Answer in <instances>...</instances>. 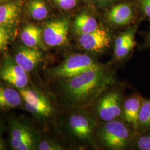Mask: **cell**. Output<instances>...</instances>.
I'll return each mask as SVG.
<instances>
[{
    "label": "cell",
    "instance_id": "9",
    "mask_svg": "<svg viewBox=\"0 0 150 150\" xmlns=\"http://www.w3.org/2000/svg\"><path fill=\"white\" fill-rule=\"evenodd\" d=\"M69 127L72 132L82 140H90L93 135L95 122L85 115L75 114L70 117Z\"/></svg>",
    "mask_w": 150,
    "mask_h": 150
},
{
    "label": "cell",
    "instance_id": "10",
    "mask_svg": "<svg viewBox=\"0 0 150 150\" xmlns=\"http://www.w3.org/2000/svg\"><path fill=\"white\" fill-rule=\"evenodd\" d=\"M43 54L36 47H26L20 48L15 57L16 63L26 72L35 69L42 61Z\"/></svg>",
    "mask_w": 150,
    "mask_h": 150
},
{
    "label": "cell",
    "instance_id": "27",
    "mask_svg": "<svg viewBox=\"0 0 150 150\" xmlns=\"http://www.w3.org/2000/svg\"><path fill=\"white\" fill-rule=\"evenodd\" d=\"M2 132H3V127L1 123L0 122V142L1 143H4V141L2 139Z\"/></svg>",
    "mask_w": 150,
    "mask_h": 150
},
{
    "label": "cell",
    "instance_id": "1",
    "mask_svg": "<svg viewBox=\"0 0 150 150\" xmlns=\"http://www.w3.org/2000/svg\"><path fill=\"white\" fill-rule=\"evenodd\" d=\"M114 82L102 66L66 79L64 90L71 102L80 106L89 105Z\"/></svg>",
    "mask_w": 150,
    "mask_h": 150
},
{
    "label": "cell",
    "instance_id": "23",
    "mask_svg": "<svg viewBox=\"0 0 150 150\" xmlns=\"http://www.w3.org/2000/svg\"><path fill=\"white\" fill-rule=\"evenodd\" d=\"M38 149L40 150H63L62 146L52 141H43L38 146Z\"/></svg>",
    "mask_w": 150,
    "mask_h": 150
},
{
    "label": "cell",
    "instance_id": "4",
    "mask_svg": "<svg viewBox=\"0 0 150 150\" xmlns=\"http://www.w3.org/2000/svg\"><path fill=\"white\" fill-rule=\"evenodd\" d=\"M20 93L25 101V107L29 112L45 118L52 115L54 108L51 102L40 92L23 88L21 89Z\"/></svg>",
    "mask_w": 150,
    "mask_h": 150
},
{
    "label": "cell",
    "instance_id": "20",
    "mask_svg": "<svg viewBox=\"0 0 150 150\" xmlns=\"http://www.w3.org/2000/svg\"><path fill=\"white\" fill-rule=\"evenodd\" d=\"M150 128V100L142 103L139 115V127Z\"/></svg>",
    "mask_w": 150,
    "mask_h": 150
},
{
    "label": "cell",
    "instance_id": "12",
    "mask_svg": "<svg viewBox=\"0 0 150 150\" xmlns=\"http://www.w3.org/2000/svg\"><path fill=\"white\" fill-rule=\"evenodd\" d=\"M136 28H133L120 35L115 43L114 54L117 59H121L127 56L134 48Z\"/></svg>",
    "mask_w": 150,
    "mask_h": 150
},
{
    "label": "cell",
    "instance_id": "11",
    "mask_svg": "<svg viewBox=\"0 0 150 150\" xmlns=\"http://www.w3.org/2000/svg\"><path fill=\"white\" fill-rule=\"evenodd\" d=\"M134 13L131 6L121 3L115 6L108 12L107 18L112 24L123 26L129 24L134 19Z\"/></svg>",
    "mask_w": 150,
    "mask_h": 150
},
{
    "label": "cell",
    "instance_id": "29",
    "mask_svg": "<svg viewBox=\"0 0 150 150\" xmlns=\"http://www.w3.org/2000/svg\"><path fill=\"white\" fill-rule=\"evenodd\" d=\"M5 147L4 143L0 142V150H5Z\"/></svg>",
    "mask_w": 150,
    "mask_h": 150
},
{
    "label": "cell",
    "instance_id": "14",
    "mask_svg": "<svg viewBox=\"0 0 150 150\" xmlns=\"http://www.w3.org/2000/svg\"><path fill=\"white\" fill-rule=\"evenodd\" d=\"M22 98L20 92L10 87L0 86V109L18 107L21 103Z\"/></svg>",
    "mask_w": 150,
    "mask_h": 150
},
{
    "label": "cell",
    "instance_id": "22",
    "mask_svg": "<svg viewBox=\"0 0 150 150\" xmlns=\"http://www.w3.org/2000/svg\"><path fill=\"white\" fill-rule=\"evenodd\" d=\"M10 38V34L7 27L0 25V51L7 48Z\"/></svg>",
    "mask_w": 150,
    "mask_h": 150
},
{
    "label": "cell",
    "instance_id": "19",
    "mask_svg": "<svg viewBox=\"0 0 150 150\" xmlns=\"http://www.w3.org/2000/svg\"><path fill=\"white\" fill-rule=\"evenodd\" d=\"M29 13L36 20H42L48 15V8L42 0H33L27 6Z\"/></svg>",
    "mask_w": 150,
    "mask_h": 150
},
{
    "label": "cell",
    "instance_id": "8",
    "mask_svg": "<svg viewBox=\"0 0 150 150\" xmlns=\"http://www.w3.org/2000/svg\"><path fill=\"white\" fill-rule=\"evenodd\" d=\"M111 38L107 31L98 27L93 32L80 36L79 42L84 50L92 52H101L110 46Z\"/></svg>",
    "mask_w": 150,
    "mask_h": 150
},
{
    "label": "cell",
    "instance_id": "5",
    "mask_svg": "<svg viewBox=\"0 0 150 150\" xmlns=\"http://www.w3.org/2000/svg\"><path fill=\"white\" fill-rule=\"evenodd\" d=\"M0 77L7 83L20 89L25 88L28 82L27 72L16 63L15 59L9 56L2 61Z\"/></svg>",
    "mask_w": 150,
    "mask_h": 150
},
{
    "label": "cell",
    "instance_id": "26",
    "mask_svg": "<svg viewBox=\"0 0 150 150\" xmlns=\"http://www.w3.org/2000/svg\"><path fill=\"white\" fill-rule=\"evenodd\" d=\"M139 3L144 14L150 20V0H139Z\"/></svg>",
    "mask_w": 150,
    "mask_h": 150
},
{
    "label": "cell",
    "instance_id": "7",
    "mask_svg": "<svg viewBox=\"0 0 150 150\" xmlns=\"http://www.w3.org/2000/svg\"><path fill=\"white\" fill-rule=\"evenodd\" d=\"M120 94L116 91L108 92L102 97L97 105V112L100 117L105 121H111L121 113Z\"/></svg>",
    "mask_w": 150,
    "mask_h": 150
},
{
    "label": "cell",
    "instance_id": "16",
    "mask_svg": "<svg viewBox=\"0 0 150 150\" xmlns=\"http://www.w3.org/2000/svg\"><path fill=\"white\" fill-rule=\"evenodd\" d=\"M43 32L42 30L36 26L29 25L25 27L21 34L22 42L29 47H35L41 41Z\"/></svg>",
    "mask_w": 150,
    "mask_h": 150
},
{
    "label": "cell",
    "instance_id": "2",
    "mask_svg": "<svg viewBox=\"0 0 150 150\" xmlns=\"http://www.w3.org/2000/svg\"><path fill=\"white\" fill-rule=\"evenodd\" d=\"M100 66L87 55L75 54L70 56L62 64L54 68L50 73L54 77L66 80Z\"/></svg>",
    "mask_w": 150,
    "mask_h": 150
},
{
    "label": "cell",
    "instance_id": "30",
    "mask_svg": "<svg viewBox=\"0 0 150 150\" xmlns=\"http://www.w3.org/2000/svg\"><path fill=\"white\" fill-rule=\"evenodd\" d=\"M149 39H150V36H149Z\"/></svg>",
    "mask_w": 150,
    "mask_h": 150
},
{
    "label": "cell",
    "instance_id": "25",
    "mask_svg": "<svg viewBox=\"0 0 150 150\" xmlns=\"http://www.w3.org/2000/svg\"><path fill=\"white\" fill-rule=\"evenodd\" d=\"M137 146L139 150H150V134L139 137L137 142Z\"/></svg>",
    "mask_w": 150,
    "mask_h": 150
},
{
    "label": "cell",
    "instance_id": "15",
    "mask_svg": "<svg viewBox=\"0 0 150 150\" xmlns=\"http://www.w3.org/2000/svg\"><path fill=\"white\" fill-rule=\"evenodd\" d=\"M98 27L96 20L86 13L77 16L74 23V31L80 36L93 32Z\"/></svg>",
    "mask_w": 150,
    "mask_h": 150
},
{
    "label": "cell",
    "instance_id": "3",
    "mask_svg": "<svg viewBox=\"0 0 150 150\" xmlns=\"http://www.w3.org/2000/svg\"><path fill=\"white\" fill-rule=\"evenodd\" d=\"M99 137L106 147L112 150H121L127 145L129 132L122 122L113 120L102 126L99 132Z\"/></svg>",
    "mask_w": 150,
    "mask_h": 150
},
{
    "label": "cell",
    "instance_id": "31",
    "mask_svg": "<svg viewBox=\"0 0 150 150\" xmlns=\"http://www.w3.org/2000/svg\"><path fill=\"white\" fill-rule=\"evenodd\" d=\"M4 1V0H0V1Z\"/></svg>",
    "mask_w": 150,
    "mask_h": 150
},
{
    "label": "cell",
    "instance_id": "21",
    "mask_svg": "<svg viewBox=\"0 0 150 150\" xmlns=\"http://www.w3.org/2000/svg\"><path fill=\"white\" fill-rule=\"evenodd\" d=\"M35 145V137L32 131L29 132L22 139L17 150H33Z\"/></svg>",
    "mask_w": 150,
    "mask_h": 150
},
{
    "label": "cell",
    "instance_id": "17",
    "mask_svg": "<svg viewBox=\"0 0 150 150\" xmlns=\"http://www.w3.org/2000/svg\"><path fill=\"white\" fill-rule=\"evenodd\" d=\"M31 131V129L25 123L19 121L12 122L10 132V141L12 148L13 150H17L22 139Z\"/></svg>",
    "mask_w": 150,
    "mask_h": 150
},
{
    "label": "cell",
    "instance_id": "6",
    "mask_svg": "<svg viewBox=\"0 0 150 150\" xmlns=\"http://www.w3.org/2000/svg\"><path fill=\"white\" fill-rule=\"evenodd\" d=\"M70 23L67 19H59L48 23L43 31L45 42L49 46L64 45L67 40Z\"/></svg>",
    "mask_w": 150,
    "mask_h": 150
},
{
    "label": "cell",
    "instance_id": "18",
    "mask_svg": "<svg viewBox=\"0 0 150 150\" xmlns=\"http://www.w3.org/2000/svg\"><path fill=\"white\" fill-rule=\"evenodd\" d=\"M18 8L13 4L0 6V25L5 27L13 26L18 16Z\"/></svg>",
    "mask_w": 150,
    "mask_h": 150
},
{
    "label": "cell",
    "instance_id": "28",
    "mask_svg": "<svg viewBox=\"0 0 150 150\" xmlns=\"http://www.w3.org/2000/svg\"><path fill=\"white\" fill-rule=\"evenodd\" d=\"M96 1L100 4H105V3L108 2L109 1H110L111 0H96Z\"/></svg>",
    "mask_w": 150,
    "mask_h": 150
},
{
    "label": "cell",
    "instance_id": "13",
    "mask_svg": "<svg viewBox=\"0 0 150 150\" xmlns=\"http://www.w3.org/2000/svg\"><path fill=\"white\" fill-rule=\"evenodd\" d=\"M142 103L139 96H134L127 99L123 105L124 118L135 129L139 127V115Z\"/></svg>",
    "mask_w": 150,
    "mask_h": 150
},
{
    "label": "cell",
    "instance_id": "24",
    "mask_svg": "<svg viewBox=\"0 0 150 150\" xmlns=\"http://www.w3.org/2000/svg\"><path fill=\"white\" fill-rule=\"evenodd\" d=\"M56 4L64 10H72L77 5V0H54Z\"/></svg>",
    "mask_w": 150,
    "mask_h": 150
}]
</instances>
